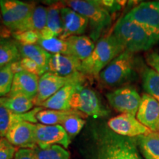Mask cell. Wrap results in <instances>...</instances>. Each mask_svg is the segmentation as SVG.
<instances>
[{
  "label": "cell",
  "instance_id": "cell-33",
  "mask_svg": "<svg viewBox=\"0 0 159 159\" xmlns=\"http://www.w3.org/2000/svg\"><path fill=\"white\" fill-rule=\"evenodd\" d=\"M13 37L21 45H35L39 43L40 33L33 30H27L13 33Z\"/></svg>",
  "mask_w": 159,
  "mask_h": 159
},
{
  "label": "cell",
  "instance_id": "cell-37",
  "mask_svg": "<svg viewBox=\"0 0 159 159\" xmlns=\"http://www.w3.org/2000/svg\"><path fill=\"white\" fill-rule=\"evenodd\" d=\"M14 159H38L34 149L19 148L16 151Z\"/></svg>",
  "mask_w": 159,
  "mask_h": 159
},
{
  "label": "cell",
  "instance_id": "cell-8",
  "mask_svg": "<svg viewBox=\"0 0 159 159\" xmlns=\"http://www.w3.org/2000/svg\"><path fill=\"white\" fill-rule=\"evenodd\" d=\"M35 5L18 0H1L0 11L6 27L13 32L31 15Z\"/></svg>",
  "mask_w": 159,
  "mask_h": 159
},
{
  "label": "cell",
  "instance_id": "cell-20",
  "mask_svg": "<svg viewBox=\"0 0 159 159\" xmlns=\"http://www.w3.org/2000/svg\"><path fill=\"white\" fill-rule=\"evenodd\" d=\"M64 3H55L47 7V24L40 33L41 39H48L52 38H60L63 33L61 22V10L64 7Z\"/></svg>",
  "mask_w": 159,
  "mask_h": 159
},
{
  "label": "cell",
  "instance_id": "cell-11",
  "mask_svg": "<svg viewBox=\"0 0 159 159\" xmlns=\"http://www.w3.org/2000/svg\"><path fill=\"white\" fill-rule=\"evenodd\" d=\"M35 142L41 149L59 145L65 149L71 143L70 137L61 125H46L37 123L35 128Z\"/></svg>",
  "mask_w": 159,
  "mask_h": 159
},
{
  "label": "cell",
  "instance_id": "cell-40",
  "mask_svg": "<svg viewBox=\"0 0 159 159\" xmlns=\"http://www.w3.org/2000/svg\"><path fill=\"white\" fill-rule=\"evenodd\" d=\"M1 67H2V66H0V68H1Z\"/></svg>",
  "mask_w": 159,
  "mask_h": 159
},
{
  "label": "cell",
  "instance_id": "cell-15",
  "mask_svg": "<svg viewBox=\"0 0 159 159\" xmlns=\"http://www.w3.org/2000/svg\"><path fill=\"white\" fill-rule=\"evenodd\" d=\"M63 33L60 39L66 40L74 35H82L89 25V21L83 16L69 7L61 10Z\"/></svg>",
  "mask_w": 159,
  "mask_h": 159
},
{
  "label": "cell",
  "instance_id": "cell-38",
  "mask_svg": "<svg viewBox=\"0 0 159 159\" xmlns=\"http://www.w3.org/2000/svg\"><path fill=\"white\" fill-rule=\"evenodd\" d=\"M147 63L148 65L159 73V54L157 52H151L147 56Z\"/></svg>",
  "mask_w": 159,
  "mask_h": 159
},
{
  "label": "cell",
  "instance_id": "cell-3",
  "mask_svg": "<svg viewBox=\"0 0 159 159\" xmlns=\"http://www.w3.org/2000/svg\"><path fill=\"white\" fill-rule=\"evenodd\" d=\"M113 34L132 53L148 50L158 41L146 28L125 16L117 21Z\"/></svg>",
  "mask_w": 159,
  "mask_h": 159
},
{
  "label": "cell",
  "instance_id": "cell-23",
  "mask_svg": "<svg viewBox=\"0 0 159 159\" xmlns=\"http://www.w3.org/2000/svg\"><path fill=\"white\" fill-rule=\"evenodd\" d=\"M47 7L37 6L32 12L31 15L18 27L14 33L27 30H33L41 33L47 24Z\"/></svg>",
  "mask_w": 159,
  "mask_h": 159
},
{
  "label": "cell",
  "instance_id": "cell-18",
  "mask_svg": "<svg viewBox=\"0 0 159 159\" xmlns=\"http://www.w3.org/2000/svg\"><path fill=\"white\" fill-rule=\"evenodd\" d=\"M84 80H77L69 83L57 91L54 95L43 102L40 106L43 108L50 109V110H61L66 111L70 110L71 107L69 102L71 96L74 94L77 86L83 84Z\"/></svg>",
  "mask_w": 159,
  "mask_h": 159
},
{
  "label": "cell",
  "instance_id": "cell-36",
  "mask_svg": "<svg viewBox=\"0 0 159 159\" xmlns=\"http://www.w3.org/2000/svg\"><path fill=\"white\" fill-rule=\"evenodd\" d=\"M101 7L106 10L109 13H114L122 8L125 5V1H113V0H103V1H97Z\"/></svg>",
  "mask_w": 159,
  "mask_h": 159
},
{
  "label": "cell",
  "instance_id": "cell-39",
  "mask_svg": "<svg viewBox=\"0 0 159 159\" xmlns=\"http://www.w3.org/2000/svg\"><path fill=\"white\" fill-rule=\"evenodd\" d=\"M158 133L159 134V125H158Z\"/></svg>",
  "mask_w": 159,
  "mask_h": 159
},
{
  "label": "cell",
  "instance_id": "cell-7",
  "mask_svg": "<svg viewBox=\"0 0 159 159\" xmlns=\"http://www.w3.org/2000/svg\"><path fill=\"white\" fill-rule=\"evenodd\" d=\"M83 80H85V76L80 72L68 77H62L50 71H47L40 77L38 93L36 97L33 99V103L40 106V105L54 95L64 85L74 81Z\"/></svg>",
  "mask_w": 159,
  "mask_h": 159
},
{
  "label": "cell",
  "instance_id": "cell-1",
  "mask_svg": "<svg viewBox=\"0 0 159 159\" xmlns=\"http://www.w3.org/2000/svg\"><path fill=\"white\" fill-rule=\"evenodd\" d=\"M97 159H142L135 139L119 136L109 128L97 133Z\"/></svg>",
  "mask_w": 159,
  "mask_h": 159
},
{
  "label": "cell",
  "instance_id": "cell-4",
  "mask_svg": "<svg viewBox=\"0 0 159 159\" xmlns=\"http://www.w3.org/2000/svg\"><path fill=\"white\" fill-rule=\"evenodd\" d=\"M137 77L134 53L125 50L113 60L99 75L103 84L117 87L134 80Z\"/></svg>",
  "mask_w": 159,
  "mask_h": 159
},
{
  "label": "cell",
  "instance_id": "cell-32",
  "mask_svg": "<svg viewBox=\"0 0 159 159\" xmlns=\"http://www.w3.org/2000/svg\"><path fill=\"white\" fill-rule=\"evenodd\" d=\"M81 115H71L67 117L61 125L64 128L69 137L77 136L80 132L85 124V119Z\"/></svg>",
  "mask_w": 159,
  "mask_h": 159
},
{
  "label": "cell",
  "instance_id": "cell-31",
  "mask_svg": "<svg viewBox=\"0 0 159 159\" xmlns=\"http://www.w3.org/2000/svg\"><path fill=\"white\" fill-rule=\"evenodd\" d=\"M14 75L11 68V63L3 66L0 68V97L10 94Z\"/></svg>",
  "mask_w": 159,
  "mask_h": 159
},
{
  "label": "cell",
  "instance_id": "cell-17",
  "mask_svg": "<svg viewBox=\"0 0 159 159\" xmlns=\"http://www.w3.org/2000/svg\"><path fill=\"white\" fill-rule=\"evenodd\" d=\"M43 109L42 107L38 106L27 113L17 114L0 105V139L5 137L9 129L16 123L25 121L36 124V115Z\"/></svg>",
  "mask_w": 159,
  "mask_h": 159
},
{
  "label": "cell",
  "instance_id": "cell-24",
  "mask_svg": "<svg viewBox=\"0 0 159 159\" xmlns=\"http://www.w3.org/2000/svg\"><path fill=\"white\" fill-rule=\"evenodd\" d=\"M71 115H81L86 116L80 111L70 109L66 111L50 110V109H43L39 111L36 115L38 122L41 124L46 125H61L67 117Z\"/></svg>",
  "mask_w": 159,
  "mask_h": 159
},
{
  "label": "cell",
  "instance_id": "cell-34",
  "mask_svg": "<svg viewBox=\"0 0 159 159\" xmlns=\"http://www.w3.org/2000/svg\"><path fill=\"white\" fill-rule=\"evenodd\" d=\"M19 63L23 70L30 73V74L41 77L45 72H47V71L43 69L41 66L28 57H22L19 60Z\"/></svg>",
  "mask_w": 159,
  "mask_h": 159
},
{
  "label": "cell",
  "instance_id": "cell-29",
  "mask_svg": "<svg viewBox=\"0 0 159 159\" xmlns=\"http://www.w3.org/2000/svg\"><path fill=\"white\" fill-rule=\"evenodd\" d=\"M41 47L51 55L62 54L68 55V46L66 40L61 39L60 38H52L48 39H40L39 43Z\"/></svg>",
  "mask_w": 159,
  "mask_h": 159
},
{
  "label": "cell",
  "instance_id": "cell-28",
  "mask_svg": "<svg viewBox=\"0 0 159 159\" xmlns=\"http://www.w3.org/2000/svg\"><path fill=\"white\" fill-rule=\"evenodd\" d=\"M143 87L147 94L159 102V73L152 68L145 67L142 74Z\"/></svg>",
  "mask_w": 159,
  "mask_h": 159
},
{
  "label": "cell",
  "instance_id": "cell-5",
  "mask_svg": "<svg viewBox=\"0 0 159 159\" xmlns=\"http://www.w3.org/2000/svg\"><path fill=\"white\" fill-rule=\"evenodd\" d=\"M63 3L88 20L91 27V39L93 41L98 39L103 30L111 25V13L101 7L97 1L70 0Z\"/></svg>",
  "mask_w": 159,
  "mask_h": 159
},
{
  "label": "cell",
  "instance_id": "cell-35",
  "mask_svg": "<svg viewBox=\"0 0 159 159\" xmlns=\"http://www.w3.org/2000/svg\"><path fill=\"white\" fill-rule=\"evenodd\" d=\"M16 150L5 139H0V159H13Z\"/></svg>",
  "mask_w": 159,
  "mask_h": 159
},
{
  "label": "cell",
  "instance_id": "cell-25",
  "mask_svg": "<svg viewBox=\"0 0 159 159\" xmlns=\"http://www.w3.org/2000/svg\"><path fill=\"white\" fill-rule=\"evenodd\" d=\"M18 46L21 56L30 58L48 71V64L51 54L39 45H21L18 43Z\"/></svg>",
  "mask_w": 159,
  "mask_h": 159
},
{
  "label": "cell",
  "instance_id": "cell-13",
  "mask_svg": "<svg viewBox=\"0 0 159 159\" xmlns=\"http://www.w3.org/2000/svg\"><path fill=\"white\" fill-rule=\"evenodd\" d=\"M36 124L29 122H19L12 125L5 136V139L15 148L35 149Z\"/></svg>",
  "mask_w": 159,
  "mask_h": 159
},
{
  "label": "cell",
  "instance_id": "cell-6",
  "mask_svg": "<svg viewBox=\"0 0 159 159\" xmlns=\"http://www.w3.org/2000/svg\"><path fill=\"white\" fill-rule=\"evenodd\" d=\"M71 109L80 111L86 116L99 118L108 116L109 111L102 104L99 97L94 90L80 85L70 99Z\"/></svg>",
  "mask_w": 159,
  "mask_h": 159
},
{
  "label": "cell",
  "instance_id": "cell-30",
  "mask_svg": "<svg viewBox=\"0 0 159 159\" xmlns=\"http://www.w3.org/2000/svg\"><path fill=\"white\" fill-rule=\"evenodd\" d=\"M34 150L38 159H70L69 151L59 145H54L46 149L36 147Z\"/></svg>",
  "mask_w": 159,
  "mask_h": 159
},
{
  "label": "cell",
  "instance_id": "cell-21",
  "mask_svg": "<svg viewBox=\"0 0 159 159\" xmlns=\"http://www.w3.org/2000/svg\"><path fill=\"white\" fill-rule=\"evenodd\" d=\"M68 55L75 57L81 62L91 55L95 48L94 41L85 35H74L66 39Z\"/></svg>",
  "mask_w": 159,
  "mask_h": 159
},
{
  "label": "cell",
  "instance_id": "cell-10",
  "mask_svg": "<svg viewBox=\"0 0 159 159\" xmlns=\"http://www.w3.org/2000/svg\"><path fill=\"white\" fill-rule=\"evenodd\" d=\"M109 104L114 110L124 114L136 116L142 97L133 87H121L106 94Z\"/></svg>",
  "mask_w": 159,
  "mask_h": 159
},
{
  "label": "cell",
  "instance_id": "cell-9",
  "mask_svg": "<svg viewBox=\"0 0 159 159\" xmlns=\"http://www.w3.org/2000/svg\"><path fill=\"white\" fill-rule=\"evenodd\" d=\"M125 16L142 25L159 41V2L139 4Z\"/></svg>",
  "mask_w": 159,
  "mask_h": 159
},
{
  "label": "cell",
  "instance_id": "cell-16",
  "mask_svg": "<svg viewBox=\"0 0 159 159\" xmlns=\"http://www.w3.org/2000/svg\"><path fill=\"white\" fill-rule=\"evenodd\" d=\"M39 78L38 75L25 71L16 73L8 97L23 96L33 100L38 93Z\"/></svg>",
  "mask_w": 159,
  "mask_h": 159
},
{
  "label": "cell",
  "instance_id": "cell-22",
  "mask_svg": "<svg viewBox=\"0 0 159 159\" xmlns=\"http://www.w3.org/2000/svg\"><path fill=\"white\" fill-rule=\"evenodd\" d=\"M145 159H159V134L152 132L134 138Z\"/></svg>",
  "mask_w": 159,
  "mask_h": 159
},
{
  "label": "cell",
  "instance_id": "cell-27",
  "mask_svg": "<svg viewBox=\"0 0 159 159\" xmlns=\"http://www.w3.org/2000/svg\"><path fill=\"white\" fill-rule=\"evenodd\" d=\"M0 105L17 114H24L31 111L34 106L33 99L23 96L0 97Z\"/></svg>",
  "mask_w": 159,
  "mask_h": 159
},
{
  "label": "cell",
  "instance_id": "cell-2",
  "mask_svg": "<svg viewBox=\"0 0 159 159\" xmlns=\"http://www.w3.org/2000/svg\"><path fill=\"white\" fill-rule=\"evenodd\" d=\"M125 50L124 46L114 34L100 39L88 58L81 62L80 72L84 76L98 77L114 58Z\"/></svg>",
  "mask_w": 159,
  "mask_h": 159
},
{
  "label": "cell",
  "instance_id": "cell-19",
  "mask_svg": "<svg viewBox=\"0 0 159 159\" xmlns=\"http://www.w3.org/2000/svg\"><path fill=\"white\" fill-rule=\"evenodd\" d=\"M81 61L71 55H51L48 71L62 77H68L80 72Z\"/></svg>",
  "mask_w": 159,
  "mask_h": 159
},
{
  "label": "cell",
  "instance_id": "cell-14",
  "mask_svg": "<svg viewBox=\"0 0 159 159\" xmlns=\"http://www.w3.org/2000/svg\"><path fill=\"white\" fill-rule=\"evenodd\" d=\"M136 119L151 131L158 133L159 102L148 94H143L136 114Z\"/></svg>",
  "mask_w": 159,
  "mask_h": 159
},
{
  "label": "cell",
  "instance_id": "cell-12",
  "mask_svg": "<svg viewBox=\"0 0 159 159\" xmlns=\"http://www.w3.org/2000/svg\"><path fill=\"white\" fill-rule=\"evenodd\" d=\"M108 127L115 134L119 136L136 138V137L151 134L152 131L139 122L134 116L122 114L108 120Z\"/></svg>",
  "mask_w": 159,
  "mask_h": 159
},
{
  "label": "cell",
  "instance_id": "cell-26",
  "mask_svg": "<svg viewBox=\"0 0 159 159\" xmlns=\"http://www.w3.org/2000/svg\"><path fill=\"white\" fill-rule=\"evenodd\" d=\"M21 57L17 43L0 36V66H3L19 61Z\"/></svg>",
  "mask_w": 159,
  "mask_h": 159
}]
</instances>
